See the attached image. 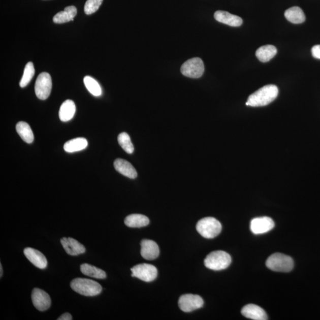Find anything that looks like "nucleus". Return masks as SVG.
Listing matches in <instances>:
<instances>
[{
    "instance_id": "obj_6",
    "label": "nucleus",
    "mask_w": 320,
    "mask_h": 320,
    "mask_svg": "<svg viewBox=\"0 0 320 320\" xmlns=\"http://www.w3.org/2000/svg\"><path fill=\"white\" fill-rule=\"evenodd\" d=\"M204 71V62L199 58L188 59L181 67V74L184 76L192 78L201 77Z\"/></svg>"
},
{
    "instance_id": "obj_3",
    "label": "nucleus",
    "mask_w": 320,
    "mask_h": 320,
    "mask_svg": "<svg viewBox=\"0 0 320 320\" xmlns=\"http://www.w3.org/2000/svg\"><path fill=\"white\" fill-rule=\"evenodd\" d=\"M266 265L273 271L289 272L294 268V263L290 256L277 252L267 259Z\"/></svg>"
},
{
    "instance_id": "obj_17",
    "label": "nucleus",
    "mask_w": 320,
    "mask_h": 320,
    "mask_svg": "<svg viewBox=\"0 0 320 320\" xmlns=\"http://www.w3.org/2000/svg\"><path fill=\"white\" fill-rule=\"evenodd\" d=\"M115 169L121 174L130 179H134L137 177V172L130 162L123 159H116L114 162Z\"/></svg>"
},
{
    "instance_id": "obj_19",
    "label": "nucleus",
    "mask_w": 320,
    "mask_h": 320,
    "mask_svg": "<svg viewBox=\"0 0 320 320\" xmlns=\"http://www.w3.org/2000/svg\"><path fill=\"white\" fill-rule=\"evenodd\" d=\"M77 13L76 7L68 6L62 12H59L53 18V22L57 24H62L73 21Z\"/></svg>"
},
{
    "instance_id": "obj_13",
    "label": "nucleus",
    "mask_w": 320,
    "mask_h": 320,
    "mask_svg": "<svg viewBox=\"0 0 320 320\" xmlns=\"http://www.w3.org/2000/svg\"><path fill=\"white\" fill-rule=\"evenodd\" d=\"M60 243L67 253L70 255L76 256L85 252L84 245L74 238L63 237L60 240Z\"/></svg>"
},
{
    "instance_id": "obj_5",
    "label": "nucleus",
    "mask_w": 320,
    "mask_h": 320,
    "mask_svg": "<svg viewBox=\"0 0 320 320\" xmlns=\"http://www.w3.org/2000/svg\"><path fill=\"white\" fill-rule=\"evenodd\" d=\"M231 263L230 255L227 252L221 250L211 252L206 256L204 261L206 268L216 271L227 269Z\"/></svg>"
},
{
    "instance_id": "obj_32",
    "label": "nucleus",
    "mask_w": 320,
    "mask_h": 320,
    "mask_svg": "<svg viewBox=\"0 0 320 320\" xmlns=\"http://www.w3.org/2000/svg\"><path fill=\"white\" fill-rule=\"evenodd\" d=\"M3 273V268H2V263H1V264H0V277H2Z\"/></svg>"
},
{
    "instance_id": "obj_18",
    "label": "nucleus",
    "mask_w": 320,
    "mask_h": 320,
    "mask_svg": "<svg viewBox=\"0 0 320 320\" xmlns=\"http://www.w3.org/2000/svg\"><path fill=\"white\" fill-rule=\"evenodd\" d=\"M76 108L75 103L71 100H67L64 102L59 111V119L62 122H68L73 119L76 113Z\"/></svg>"
},
{
    "instance_id": "obj_15",
    "label": "nucleus",
    "mask_w": 320,
    "mask_h": 320,
    "mask_svg": "<svg viewBox=\"0 0 320 320\" xmlns=\"http://www.w3.org/2000/svg\"><path fill=\"white\" fill-rule=\"evenodd\" d=\"M241 314L245 317L254 320L268 319V315L264 309L254 304H248L242 309Z\"/></svg>"
},
{
    "instance_id": "obj_27",
    "label": "nucleus",
    "mask_w": 320,
    "mask_h": 320,
    "mask_svg": "<svg viewBox=\"0 0 320 320\" xmlns=\"http://www.w3.org/2000/svg\"><path fill=\"white\" fill-rule=\"evenodd\" d=\"M35 73L34 63L31 62H28L24 68L22 78L20 82V86L24 88L30 83L34 77Z\"/></svg>"
},
{
    "instance_id": "obj_20",
    "label": "nucleus",
    "mask_w": 320,
    "mask_h": 320,
    "mask_svg": "<svg viewBox=\"0 0 320 320\" xmlns=\"http://www.w3.org/2000/svg\"><path fill=\"white\" fill-rule=\"evenodd\" d=\"M88 146V141L84 138H77L67 141L63 145V149L67 152L73 153L83 150Z\"/></svg>"
},
{
    "instance_id": "obj_9",
    "label": "nucleus",
    "mask_w": 320,
    "mask_h": 320,
    "mask_svg": "<svg viewBox=\"0 0 320 320\" xmlns=\"http://www.w3.org/2000/svg\"><path fill=\"white\" fill-rule=\"evenodd\" d=\"M178 303L181 311L190 312L202 308L204 302L199 295L189 294L181 296Z\"/></svg>"
},
{
    "instance_id": "obj_12",
    "label": "nucleus",
    "mask_w": 320,
    "mask_h": 320,
    "mask_svg": "<svg viewBox=\"0 0 320 320\" xmlns=\"http://www.w3.org/2000/svg\"><path fill=\"white\" fill-rule=\"evenodd\" d=\"M24 254L28 261L37 268L44 269L47 267V259L41 251L34 248L27 247L24 250Z\"/></svg>"
},
{
    "instance_id": "obj_30",
    "label": "nucleus",
    "mask_w": 320,
    "mask_h": 320,
    "mask_svg": "<svg viewBox=\"0 0 320 320\" xmlns=\"http://www.w3.org/2000/svg\"><path fill=\"white\" fill-rule=\"evenodd\" d=\"M311 52L314 58L320 59V45L313 46L311 49Z\"/></svg>"
},
{
    "instance_id": "obj_16",
    "label": "nucleus",
    "mask_w": 320,
    "mask_h": 320,
    "mask_svg": "<svg viewBox=\"0 0 320 320\" xmlns=\"http://www.w3.org/2000/svg\"><path fill=\"white\" fill-rule=\"evenodd\" d=\"M214 17L215 20L219 22L232 27L240 26L243 24V20L241 17L225 11H216L214 14Z\"/></svg>"
},
{
    "instance_id": "obj_14",
    "label": "nucleus",
    "mask_w": 320,
    "mask_h": 320,
    "mask_svg": "<svg viewBox=\"0 0 320 320\" xmlns=\"http://www.w3.org/2000/svg\"><path fill=\"white\" fill-rule=\"evenodd\" d=\"M141 254L142 258L148 261H152L158 257L159 249L157 244L151 240H143L141 241Z\"/></svg>"
},
{
    "instance_id": "obj_21",
    "label": "nucleus",
    "mask_w": 320,
    "mask_h": 320,
    "mask_svg": "<svg viewBox=\"0 0 320 320\" xmlns=\"http://www.w3.org/2000/svg\"><path fill=\"white\" fill-rule=\"evenodd\" d=\"M284 16L288 21L294 24H300L305 20V14L299 7H293L286 10Z\"/></svg>"
},
{
    "instance_id": "obj_2",
    "label": "nucleus",
    "mask_w": 320,
    "mask_h": 320,
    "mask_svg": "<svg viewBox=\"0 0 320 320\" xmlns=\"http://www.w3.org/2000/svg\"><path fill=\"white\" fill-rule=\"evenodd\" d=\"M71 287L84 296L94 297L102 293V287L98 282L88 279L76 278L71 281Z\"/></svg>"
},
{
    "instance_id": "obj_28",
    "label": "nucleus",
    "mask_w": 320,
    "mask_h": 320,
    "mask_svg": "<svg viewBox=\"0 0 320 320\" xmlns=\"http://www.w3.org/2000/svg\"><path fill=\"white\" fill-rule=\"evenodd\" d=\"M119 144L124 151L127 154H133L134 151V147L133 143H132L130 137L126 133H122L119 135L117 137Z\"/></svg>"
},
{
    "instance_id": "obj_10",
    "label": "nucleus",
    "mask_w": 320,
    "mask_h": 320,
    "mask_svg": "<svg viewBox=\"0 0 320 320\" xmlns=\"http://www.w3.org/2000/svg\"><path fill=\"white\" fill-rule=\"evenodd\" d=\"M275 227V222L270 217L263 216L251 220L250 230L255 235L262 234L271 231Z\"/></svg>"
},
{
    "instance_id": "obj_31",
    "label": "nucleus",
    "mask_w": 320,
    "mask_h": 320,
    "mask_svg": "<svg viewBox=\"0 0 320 320\" xmlns=\"http://www.w3.org/2000/svg\"><path fill=\"white\" fill-rule=\"evenodd\" d=\"M58 320H71L73 319L72 315L70 313H64L62 315H60L59 317L57 319Z\"/></svg>"
},
{
    "instance_id": "obj_25",
    "label": "nucleus",
    "mask_w": 320,
    "mask_h": 320,
    "mask_svg": "<svg viewBox=\"0 0 320 320\" xmlns=\"http://www.w3.org/2000/svg\"><path fill=\"white\" fill-rule=\"evenodd\" d=\"M80 270L84 275L94 277L95 279H104L106 277V273L104 270L87 264V263L81 265Z\"/></svg>"
},
{
    "instance_id": "obj_4",
    "label": "nucleus",
    "mask_w": 320,
    "mask_h": 320,
    "mask_svg": "<svg viewBox=\"0 0 320 320\" xmlns=\"http://www.w3.org/2000/svg\"><path fill=\"white\" fill-rule=\"evenodd\" d=\"M197 230L203 237L213 238L221 232L222 226L219 220L213 217H206L199 220L197 224Z\"/></svg>"
},
{
    "instance_id": "obj_11",
    "label": "nucleus",
    "mask_w": 320,
    "mask_h": 320,
    "mask_svg": "<svg viewBox=\"0 0 320 320\" xmlns=\"http://www.w3.org/2000/svg\"><path fill=\"white\" fill-rule=\"evenodd\" d=\"M34 307L40 311H45L51 307V300L48 293L39 288H35L31 293Z\"/></svg>"
},
{
    "instance_id": "obj_26",
    "label": "nucleus",
    "mask_w": 320,
    "mask_h": 320,
    "mask_svg": "<svg viewBox=\"0 0 320 320\" xmlns=\"http://www.w3.org/2000/svg\"><path fill=\"white\" fill-rule=\"evenodd\" d=\"M84 83L87 90L94 96L102 95V88L98 81L90 76H85L84 78Z\"/></svg>"
},
{
    "instance_id": "obj_23",
    "label": "nucleus",
    "mask_w": 320,
    "mask_h": 320,
    "mask_svg": "<svg viewBox=\"0 0 320 320\" xmlns=\"http://www.w3.org/2000/svg\"><path fill=\"white\" fill-rule=\"evenodd\" d=\"M149 220L147 216L141 214L128 215L124 219V224L131 228H141L147 226Z\"/></svg>"
},
{
    "instance_id": "obj_8",
    "label": "nucleus",
    "mask_w": 320,
    "mask_h": 320,
    "mask_svg": "<svg viewBox=\"0 0 320 320\" xmlns=\"http://www.w3.org/2000/svg\"><path fill=\"white\" fill-rule=\"evenodd\" d=\"M52 79L50 74L42 73L39 75L35 85L36 95L38 99L46 100L48 99L52 90Z\"/></svg>"
},
{
    "instance_id": "obj_29",
    "label": "nucleus",
    "mask_w": 320,
    "mask_h": 320,
    "mask_svg": "<svg viewBox=\"0 0 320 320\" xmlns=\"http://www.w3.org/2000/svg\"><path fill=\"white\" fill-rule=\"evenodd\" d=\"M103 0H87L84 6V12L87 15L94 13L102 5Z\"/></svg>"
},
{
    "instance_id": "obj_24",
    "label": "nucleus",
    "mask_w": 320,
    "mask_h": 320,
    "mask_svg": "<svg viewBox=\"0 0 320 320\" xmlns=\"http://www.w3.org/2000/svg\"><path fill=\"white\" fill-rule=\"evenodd\" d=\"M16 131L22 140L27 144H31L34 140V135L29 124L24 122H19L16 124Z\"/></svg>"
},
{
    "instance_id": "obj_7",
    "label": "nucleus",
    "mask_w": 320,
    "mask_h": 320,
    "mask_svg": "<svg viewBox=\"0 0 320 320\" xmlns=\"http://www.w3.org/2000/svg\"><path fill=\"white\" fill-rule=\"evenodd\" d=\"M132 276L144 281L150 282L154 280L157 276V269L154 266L147 263L137 265L131 269Z\"/></svg>"
},
{
    "instance_id": "obj_1",
    "label": "nucleus",
    "mask_w": 320,
    "mask_h": 320,
    "mask_svg": "<svg viewBox=\"0 0 320 320\" xmlns=\"http://www.w3.org/2000/svg\"><path fill=\"white\" fill-rule=\"evenodd\" d=\"M278 88L275 85H265L249 96L245 103L248 106L260 107L268 105L277 97Z\"/></svg>"
},
{
    "instance_id": "obj_22",
    "label": "nucleus",
    "mask_w": 320,
    "mask_h": 320,
    "mask_svg": "<svg viewBox=\"0 0 320 320\" xmlns=\"http://www.w3.org/2000/svg\"><path fill=\"white\" fill-rule=\"evenodd\" d=\"M277 53V49L275 46L268 45L261 46L255 52L257 58L262 62H267L272 59Z\"/></svg>"
}]
</instances>
